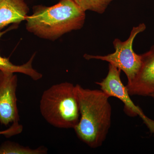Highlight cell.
Instances as JSON below:
<instances>
[{"label": "cell", "mask_w": 154, "mask_h": 154, "mask_svg": "<svg viewBox=\"0 0 154 154\" xmlns=\"http://www.w3.org/2000/svg\"><path fill=\"white\" fill-rule=\"evenodd\" d=\"M80 117L74 130L77 137L93 149L102 146L111 123L112 108L110 98L104 91L75 85Z\"/></svg>", "instance_id": "1"}, {"label": "cell", "mask_w": 154, "mask_h": 154, "mask_svg": "<svg viewBox=\"0 0 154 154\" xmlns=\"http://www.w3.org/2000/svg\"><path fill=\"white\" fill-rule=\"evenodd\" d=\"M85 19V12L73 0H60L51 7H33V14L25 20L26 28L39 38L54 41L82 28Z\"/></svg>", "instance_id": "2"}, {"label": "cell", "mask_w": 154, "mask_h": 154, "mask_svg": "<svg viewBox=\"0 0 154 154\" xmlns=\"http://www.w3.org/2000/svg\"><path fill=\"white\" fill-rule=\"evenodd\" d=\"M146 28L144 23L134 27L129 37L125 41L115 38L113 42L115 51L113 53L105 56L85 54L84 57L88 60L96 59L107 62L124 72L127 77L128 83L131 82L137 74L141 64V54L139 55L134 51L133 43L136 36L143 32Z\"/></svg>", "instance_id": "4"}, {"label": "cell", "mask_w": 154, "mask_h": 154, "mask_svg": "<svg viewBox=\"0 0 154 154\" xmlns=\"http://www.w3.org/2000/svg\"><path fill=\"white\" fill-rule=\"evenodd\" d=\"M23 131V126L19 122L13 123L8 129L5 130L0 131V135L5 136L7 138L17 135L22 132Z\"/></svg>", "instance_id": "12"}, {"label": "cell", "mask_w": 154, "mask_h": 154, "mask_svg": "<svg viewBox=\"0 0 154 154\" xmlns=\"http://www.w3.org/2000/svg\"><path fill=\"white\" fill-rule=\"evenodd\" d=\"M77 5L86 12L90 11L103 14L114 0H73Z\"/></svg>", "instance_id": "11"}, {"label": "cell", "mask_w": 154, "mask_h": 154, "mask_svg": "<svg viewBox=\"0 0 154 154\" xmlns=\"http://www.w3.org/2000/svg\"><path fill=\"white\" fill-rule=\"evenodd\" d=\"M39 110L42 117L51 125L59 128L74 129L80 117L75 85L65 82L45 90L39 102Z\"/></svg>", "instance_id": "3"}, {"label": "cell", "mask_w": 154, "mask_h": 154, "mask_svg": "<svg viewBox=\"0 0 154 154\" xmlns=\"http://www.w3.org/2000/svg\"><path fill=\"white\" fill-rule=\"evenodd\" d=\"M48 151V149L44 146L32 149L10 141L0 145V154H45Z\"/></svg>", "instance_id": "10"}, {"label": "cell", "mask_w": 154, "mask_h": 154, "mask_svg": "<svg viewBox=\"0 0 154 154\" xmlns=\"http://www.w3.org/2000/svg\"><path fill=\"white\" fill-rule=\"evenodd\" d=\"M18 25H13L10 28L4 31H1L0 30V38L7 32L17 28ZM36 53H34L31 56L29 60L26 63L21 65H16L10 61L8 58L3 57L0 55V70L6 71L14 73H20L26 75L35 81L41 79L42 75L35 69L32 66V63L34 60Z\"/></svg>", "instance_id": "9"}, {"label": "cell", "mask_w": 154, "mask_h": 154, "mask_svg": "<svg viewBox=\"0 0 154 154\" xmlns=\"http://www.w3.org/2000/svg\"><path fill=\"white\" fill-rule=\"evenodd\" d=\"M150 97H151L153 99H154V94H152L151 95H150Z\"/></svg>", "instance_id": "13"}, {"label": "cell", "mask_w": 154, "mask_h": 154, "mask_svg": "<svg viewBox=\"0 0 154 154\" xmlns=\"http://www.w3.org/2000/svg\"><path fill=\"white\" fill-rule=\"evenodd\" d=\"M141 57L138 72L126 86L130 96H150L154 94V45Z\"/></svg>", "instance_id": "7"}, {"label": "cell", "mask_w": 154, "mask_h": 154, "mask_svg": "<svg viewBox=\"0 0 154 154\" xmlns=\"http://www.w3.org/2000/svg\"><path fill=\"white\" fill-rule=\"evenodd\" d=\"M121 71L111 64H109L107 75L96 85L109 97H114L121 100L124 104V111L131 117L138 116L148 128L150 132L154 135V120L144 113L140 107L135 105L131 99L126 86L123 85L120 78Z\"/></svg>", "instance_id": "5"}, {"label": "cell", "mask_w": 154, "mask_h": 154, "mask_svg": "<svg viewBox=\"0 0 154 154\" xmlns=\"http://www.w3.org/2000/svg\"><path fill=\"white\" fill-rule=\"evenodd\" d=\"M29 12L25 0H0V30L25 21Z\"/></svg>", "instance_id": "8"}, {"label": "cell", "mask_w": 154, "mask_h": 154, "mask_svg": "<svg viewBox=\"0 0 154 154\" xmlns=\"http://www.w3.org/2000/svg\"><path fill=\"white\" fill-rule=\"evenodd\" d=\"M18 77L14 73L0 70V123L8 126L20 120L17 106Z\"/></svg>", "instance_id": "6"}]
</instances>
